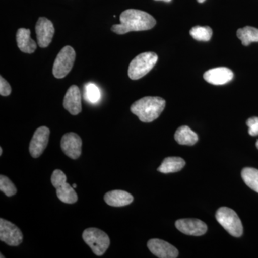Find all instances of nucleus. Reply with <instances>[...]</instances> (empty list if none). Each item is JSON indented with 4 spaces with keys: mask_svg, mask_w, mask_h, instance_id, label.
Returning <instances> with one entry per match:
<instances>
[{
    "mask_svg": "<svg viewBox=\"0 0 258 258\" xmlns=\"http://www.w3.org/2000/svg\"><path fill=\"white\" fill-rule=\"evenodd\" d=\"M156 20L152 15L142 10L129 9L120 15V24L112 26V31L118 35L130 32L144 31L155 26Z\"/></svg>",
    "mask_w": 258,
    "mask_h": 258,
    "instance_id": "f257e3e1",
    "label": "nucleus"
},
{
    "mask_svg": "<svg viewBox=\"0 0 258 258\" xmlns=\"http://www.w3.org/2000/svg\"><path fill=\"white\" fill-rule=\"evenodd\" d=\"M166 106L165 100L160 97L147 96L136 101L131 111L144 123H150L159 118Z\"/></svg>",
    "mask_w": 258,
    "mask_h": 258,
    "instance_id": "f03ea898",
    "label": "nucleus"
},
{
    "mask_svg": "<svg viewBox=\"0 0 258 258\" xmlns=\"http://www.w3.org/2000/svg\"><path fill=\"white\" fill-rule=\"evenodd\" d=\"M158 61L155 52H147L139 54L129 64L128 74L132 80H138L152 71Z\"/></svg>",
    "mask_w": 258,
    "mask_h": 258,
    "instance_id": "7ed1b4c3",
    "label": "nucleus"
},
{
    "mask_svg": "<svg viewBox=\"0 0 258 258\" xmlns=\"http://www.w3.org/2000/svg\"><path fill=\"white\" fill-rule=\"evenodd\" d=\"M51 182L56 189L57 198L62 203L74 204L78 201V195L74 188L67 183V176L63 171L56 169L51 176Z\"/></svg>",
    "mask_w": 258,
    "mask_h": 258,
    "instance_id": "20e7f679",
    "label": "nucleus"
},
{
    "mask_svg": "<svg viewBox=\"0 0 258 258\" xmlns=\"http://www.w3.org/2000/svg\"><path fill=\"white\" fill-rule=\"evenodd\" d=\"M83 239L97 256L103 255L110 246V238L106 232L91 227L83 231Z\"/></svg>",
    "mask_w": 258,
    "mask_h": 258,
    "instance_id": "39448f33",
    "label": "nucleus"
},
{
    "mask_svg": "<svg viewBox=\"0 0 258 258\" xmlns=\"http://www.w3.org/2000/svg\"><path fill=\"white\" fill-rule=\"evenodd\" d=\"M217 222L233 237H239L243 233V227L238 215L232 209L221 208L217 211Z\"/></svg>",
    "mask_w": 258,
    "mask_h": 258,
    "instance_id": "423d86ee",
    "label": "nucleus"
},
{
    "mask_svg": "<svg viewBox=\"0 0 258 258\" xmlns=\"http://www.w3.org/2000/svg\"><path fill=\"white\" fill-rule=\"evenodd\" d=\"M76 59V52L71 46H66L62 49L54 62L52 74L56 79H63L74 66Z\"/></svg>",
    "mask_w": 258,
    "mask_h": 258,
    "instance_id": "0eeeda50",
    "label": "nucleus"
},
{
    "mask_svg": "<svg viewBox=\"0 0 258 258\" xmlns=\"http://www.w3.org/2000/svg\"><path fill=\"white\" fill-rule=\"evenodd\" d=\"M0 240L10 246L20 245L23 242L21 230L14 224L5 219H0Z\"/></svg>",
    "mask_w": 258,
    "mask_h": 258,
    "instance_id": "6e6552de",
    "label": "nucleus"
},
{
    "mask_svg": "<svg viewBox=\"0 0 258 258\" xmlns=\"http://www.w3.org/2000/svg\"><path fill=\"white\" fill-rule=\"evenodd\" d=\"M60 147L66 156L77 159L81 157L82 152V140L77 134L67 133L61 139Z\"/></svg>",
    "mask_w": 258,
    "mask_h": 258,
    "instance_id": "1a4fd4ad",
    "label": "nucleus"
},
{
    "mask_svg": "<svg viewBox=\"0 0 258 258\" xmlns=\"http://www.w3.org/2000/svg\"><path fill=\"white\" fill-rule=\"evenodd\" d=\"M50 133V129L46 126L40 127L35 131L29 147L32 157L38 158L46 149Z\"/></svg>",
    "mask_w": 258,
    "mask_h": 258,
    "instance_id": "9d476101",
    "label": "nucleus"
},
{
    "mask_svg": "<svg viewBox=\"0 0 258 258\" xmlns=\"http://www.w3.org/2000/svg\"><path fill=\"white\" fill-rule=\"evenodd\" d=\"M37 44L39 46L45 48L50 45L55 34L53 24L48 19L40 18L37 20L36 26Z\"/></svg>",
    "mask_w": 258,
    "mask_h": 258,
    "instance_id": "9b49d317",
    "label": "nucleus"
},
{
    "mask_svg": "<svg viewBox=\"0 0 258 258\" xmlns=\"http://www.w3.org/2000/svg\"><path fill=\"white\" fill-rule=\"evenodd\" d=\"M176 228L187 235L201 236L208 230V226L205 222L198 219H181L175 223Z\"/></svg>",
    "mask_w": 258,
    "mask_h": 258,
    "instance_id": "f8f14e48",
    "label": "nucleus"
},
{
    "mask_svg": "<svg viewBox=\"0 0 258 258\" xmlns=\"http://www.w3.org/2000/svg\"><path fill=\"white\" fill-rule=\"evenodd\" d=\"M147 246L151 252L159 258H175L179 254L178 249L172 244L159 239H152Z\"/></svg>",
    "mask_w": 258,
    "mask_h": 258,
    "instance_id": "ddd939ff",
    "label": "nucleus"
},
{
    "mask_svg": "<svg viewBox=\"0 0 258 258\" xmlns=\"http://www.w3.org/2000/svg\"><path fill=\"white\" fill-rule=\"evenodd\" d=\"M63 106L74 115L79 114L82 111L81 93L77 86H71L68 90L64 97Z\"/></svg>",
    "mask_w": 258,
    "mask_h": 258,
    "instance_id": "4468645a",
    "label": "nucleus"
},
{
    "mask_svg": "<svg viewBox=\"0 0 258 258\" xmlns=\"http://www.w3.org/2000/svg\"><path fill=\"white\" fill-rule=\"evenodd\" d=\"M234 74L230 69L225 67L215 68L209 70L204 74V79L212 85H224L233 79Z\"/></svg>",
    "mask_w": 258,
    "mask_h": 258,
    "instance_id": "2eb2a0df",
    "label": "nucleus"
},
{
    "mask_svg": "<svg viewBox=\"0 0 258 258\" xmlns=\"http://www.w3.org/2000/svg\"><path fill=\"white\" fill-rule=\"evenodd\" d=\"M104 200L109 206L119 208L130 205L134 201V197L123 190H113L105 195Z\"/></svg>",
    "mask_w": 258,
    "mask_h": 258,
    "instance_id": "dca6fc26",
    "label": "nucleus"
},
{
    "mask_svg": "<svg viewBox=\"0 0 258 258\" xmlns=\"http://www.w3.org/2000/svg\"><path fill=\"white\" fill-rule=\"evenodd\" d=\"M16 40L18 48L25 53H33L37 49L36 42L30 37L29 29H19L17 32Z\"/></svg>",
    "mask_w": 258,
    "mask_h": 258,
    "instance_id": "f3484780",
    "label": "nucleus"
},
{
    "mask_svg": "<svg viewBox=\"0 0 258 258\" xmlns=\"http://www.w3.org/2000/svg\"><path fill=\"white\" fill-rule=\"evenodd\" d=\"M174 139L181 145L193 146L198 142V134L187 125H182L176 130Z\"/></svg>",
    "mask_w": 258,
    "mask_h": 258,
    "instance_id": "a211bd4d",
    "label": "nucleus"
},
{
    "mask_svg": "<svg viewBox=\"0 0 258 258\" xmlns=\"http://www.w3.org/2000/svg\"><path fill=\"white\" fill-rule=\"evenodd\" d=\"M185 164H186L185 161L181 158L167 157L163 161L157 170L159 172L164 173V174L177 172L184 168Z\"/></svg>",
    "mask_w": 258,
    "mask_h": 258,
    "instance_id": "6ab92c4d",
    "label": "nucleus"
},
{
    "mask_svg": "<svg viewBox=\"0 0 258 258\" xmlns=\"http://www.w3.org/2000/svg\"><path fill=\"white\" fill-rule=\"evenodd\" d=\"M237 36L242 41V45L248 46L252 42H258V29L244 27L237 30Z\"/></svg>",
    "mask_w": 258,
    "mask_h": 258,
    "instance_id": "aec40b11",
    "label": "nucleus"
},
{
    "mask_svg": "<svg viewBox=\"0 0 258 258\" xmlns=\"http://www.w3.org/2000/svg\"><path fill=\"white\" fill-rule=\"evenodd\" d=\"M242 178L250 189L258 193V169L244 168L242 171Z\"/></svg>",
    "mask_w": 258,
    "mask_h": 258,
    "instance_id": "412c9836",
    "label": "nucleus"
},
{
    "mask_svg": "<svg viewBox=\"0 0 258 258\" xmlns=\"http://www.w3.org/2000/svg\"><path fill=\"white\" fill-rule=\"evenodd\" d=\"M189 33L195 40L208 42L211 39L212 30L208 26H195L191 29Z\"/></svg>",
    "mask_w": 258,
    "mask_h": 258,
    "instance_id": "4be33fe9",
    "label": "nucleus"
},
{
    "mask_svg": "<svg viewBox=\"0 0 258 258\" xmlns=\"http://www.w3.org/2000/svg\"><path fill=\"white\" fill-rule=\"evenodd\" d=\"M101 91L96 84L88 83L85 86V98L91 103H96L101 99Z\"/></svg>",
    "mask_w": 258,
    "mask_h": 258,
    "instance_id": "5701e85b",
    "label": "nucleus"
},
{
    "mask_svg": "<svg viewBox=\"0 0 258 258\" xmlns=\"http://www.w3.org/2000/svg\"><path fill=\"white\" fill-rule=\"evenodd\" d=\"M0 190L8 197L14 196L17 194L15 184L9 178L4 175L0 176Z\"/></svg>",
    "mask_w": 258,
    "mask_h": 258,
    "instance_id": "b1692460",
    "label": "nucleus"
},
{
    "mask_svg": "<svg viewBox=\"0 0 258 258\" xmlns=\"http://www.w3.org/2000/svg\"><path fill=\"white\" fill-rule=\"evenodd\" d=\"M247 125L249 127L248 133L252 137L258 136V117H252L247 120Z\"/></svg>",
    "mask_w": 258,
    "mask_h": 258,
    "instance_id": "393cba45",
    "label": "nucleus"
},
{
    "mask_svg": "<svg viewBox=\"0 0 258 258\" xmlns=\"http://www.w3.org/2000/svg\"><path fill=\"white\" fill-rule=\"evenodd\" d=\"M12 92L11 86L3 76L0 78V94L3 96H10Z\"/></svg>",
    "mask_w": 258,
    "mask_h": 258,
    "instance_id": "a878e982",
    "label": "nucleus"
},
{
    "mask_svg": "<svg viewBox=\"0 0 258 258\" xmlns=\"http://www.w3.org/2000/svg\"><path fill=\"white\" fill-rule=\"evenodd\" d=\"M156 1H164L166 2V3H170L171 0H156Z\"/></svg>",
    "mask_w": 258,
    "mask_h": 258,
    "instance_id": "bb28decb",
    "label": "nucleus"
},
{
    "mask_svg": "<svg viewBox=\"0 0 258 258\" xmlns=\"http://www.w3.org/2000/svg\"><path fill=\"white\" fill-rule=\"evenodd\" d=\"M3 155V148H0V156Z\"/></svg>",
    "mask_w": 258,
    "mask_h": 258,
    "instance_id": "cd10ccee",
    "label": "nucleus"
},
{
    "mask_svg": "<svg viewBox=\"0 0 258 258\" xmlns=\"http://www.w3.org/2000/svg\"><path fill=\"white\" fill-rule=\"evenodd\" d=\"M198 3H203L204 2H205V0H198Z\"/></svg>",
    "mask_w": 258,
    "mask_h": 258,
    "instance_id": "c85d7f7f",
    "label": "nucleus"
},
{
    "mask_svg": "<svg viewBox=\"0 0 258 258\" xmlns=\"http://www.w3.org/2000/svg\"><path fill=\"white\" fill-rule=\"evenodd\" d=\"M73 187H74V189H75V188L77 187V186H76V184H74V185H73Z\"/></svg>",
    "mask_w": 258,
    "mask_h": 258,
    "instance_id": "c756f323",
    "label": "nucleus"
},
{
    "mask_svg": "<svg viewBox=\"0 0 258 258\" xmlns=\"http://www.w3.org/2000/svg\"><path fill=\"white\" fill-rule=\"evenodd\" d=\"M256 147H257L258 149V140H257V142H256Z\"/></svg>",
    "mask_w": 258,
    "mask_h": 258,
    "instance_id": "7c9ffc66",
    "label": "nucleus"
},
{
    "mask_svg": "<svg viewBox=\"0 0 258 258\" xmlns=\"http://www.w3.org/2000/svg\"><path fill=\"white\" fill-rule=\"evenodd\" d=\"M1 257H2V258H3H3H4V257H5V256H3V254H1Z\"/></svg>",
    "mask_w": 258,
    "mask_h": 258,
    "instance_id": "2f4dec72",
    "label": "nucleus"
}]
</instances>
